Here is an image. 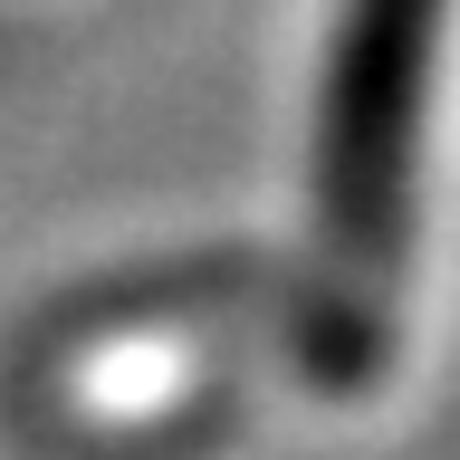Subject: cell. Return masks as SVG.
I'll return each instance as SVG.
<instances>
[{
    "label": "cell",
    "mask_w": 460,
    "mask_h": 460,
    "mask_svg": "<svg viewBox=\"0 0 460 460\" xmlns=\"http://www.w3.org/2000/svg\"><path fill=\"white\" fill-rule=\"evenodd\" d=\"M269 355H279V288L269 279L164 269V279H135L115 297H86L77 316H58L29 365V412L49 441L86 460L182 451L240 412Z\"/></svg>",
    "instance_id": "cell-2"
},
{
    "label": "cell",
    "mask_w": 460,
    "mask_h": 460,
    "mask_svg": "<svg viewBox=\"0 0 460 460\" xmlns=\"http://www.w3.org/2000/svg\"><path fill=\"white\" fill-rule=\"evenodd\" d=\"M441 39L451 0H345L336 20L316 96V250L279 288V365L297 394H374V374H394L422 250Z\"/></svg>",
    "instance_id": "cell-1"
}]
</instances>
